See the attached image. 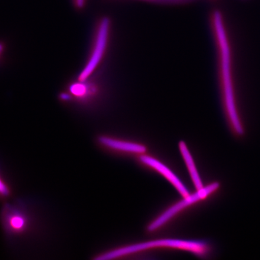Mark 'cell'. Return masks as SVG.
Returning a JSON list of instances; mask_svg holds the SVG:
<instances>
[{
    "mask_svg": "<svg viewBox=\"0 0 260 260\" xmlns=\"http://www.w3.org/2000/svg\"><path fill=\"white\" fill-rule=\"evenodd\" d=\"M209 25L215 48L217 85L223 115L232 134L242 138L246 129L237 89L235 50L232 35L219 10L211 12Z\"/></svg>",
    "mask_w": 260,
    "mask_h": 260,
    "instance_id": "cell-1",
    "label": "cell"
},
{
    "mask_svg": "<svg viewBox=\"0 0 260 260\" xmlns=\"http://www.w3.org/2000/svg\"><path fill=\"white\" fill-rule=\"evenodd\" d=\"M154 248H171L182 250L193 253L194 255L204 257L211 251L209 242L203 240H187L178 239H161L151 241L133 244L99 253L93 258L95 260L118 259L134 253Z\"/></svg>",
    "mask_w": 260,
    "mask_h": 260,
    "instance_id": "cell-2",
    "label": "cell"
},
{
    "mask_svg": "<svg viewBox=\"0 0 260 260\" xmlns=\"http://www.w3.org/2000/svg\"><path fill=\"white\" fill-rule=\"evenodd\" d=\"M112 23L108 16L98 19L93 32L92 48L86 63L79 73L77 80L86 81L93 76L106 56L111 40Z\"/></svg>",
    "mask_w": 260,
    "mask_h": 260,
    "instance_id": "cell-3",
    "label": "cell"
},
{
    "mask_svg": "<svg viewBox=\"0 0 260 260\" xmlns=\"http://www.w3.org/2000/svg\"><path fill=\"white\" fill-rule=\"evenodd\" d=\"M0 223L6 236L14 239L23 237L30 232L32 219L25 204L17 201L4 204L0 212Z\"/></svg>",
    "mask_w": 260,
    "mask_h": 260,
    "instance_id": "cell-4",
    "label": "cell"
},
{
    "mask_svg": "<svg viewBox=\"0 0 260 260\" xmlns=\"http://www.w3.org/2000/svg\"><path fill=\"white\" fill-rule=\"evenodd\" d=\"M219 182H213L207 186H204L201 189L197 190L196 192L189 194L183 199L179 201L172 206L171 207L165 211L157 218L152 221L147 226V230L149 232H153L154 231L160 229L162 225L171 220L175 216L183 210L186 209L187 207L190 206L198 201L206 199L210 196L220 187Z\"/></svg>",
    "mask_w": 260,
    "mask_h": 260,
    "instance_id": "cell-5",
    "label": "cell"
},
{
    "mask_svg": "<svg viewBox=\"0 0 260 260\" xmlns=\"http://www.w3.org/2000/svg\"><path fill=\"white\" fill-rule=\"evenodd\" d=\"M102 87L92 78L86 81L76 80L68 85L66 92L69 102L73 101L80 105L90 106L96 102L102 94Z\"/></svg>",
    "mask_w": 260,
    "mask_h": 260,
    "instance_id": "cell-6",
    "label": "cell"
},
{
    "mask_svg": "<svg viewBox=\"0 0 260 260\" xmlns=\"http://www.w3.org/2000/svg\"><path fill=\"white\" fill-rule=\"evenodd\" d=\"M139 160L143 164L154 169V170L165 177L167 180L170 182L172 186L176 188L182 197L183 198L186 197L190 194L189 191L185 186L183 182L180 180V178L170 168H168L162 162L154 157H151V156L146 155L140 156Z\"/></svg>",
    "mask_w": 260,
    "mask_h": 260,
    "instance_id": "cell-7",
    "label": "cell"
},
{
    "mask_svg": "<svg viewBox=\"0 0 260 260\" xmlns=\"http://www.w3.org/2000/svg\"><path fill=\"white\" fill-rule=\"evenodd\" d=\"M97 142L103 148L112 150L129 152L134 154H144L146 146L137 143L123 141L107 135H100L97 137Z\"/></svg>",
    "mask_w": 260,
    "mask_h": 260,
    "instance_id": "cell-8",
    "label": "cell"
},
{
    "mask_svg": "<svg viewBox=\"0 0 260 260\" xmlns=\"http://www.w3.org/2000/svg\"><path fill=\"white\" fill-rule=\"evenodd\" d=\"M178 146L194 187H196L197 190L201 189L204 187L203 181L201 180L199 172L197 170L192 156L188 150L186 143L181 141L179 142Z\"/></svg>",
    "mask_w": 260,
    "mask_h": 260,
    "instance_id": "cell-9",
    "label": "cell"
},
{
    "mask_svg": "<svg viewBox=\"0 0 260 260\" xmlns=\"http://www.w3.org/2000/svg\"><path fill=\"white\" fill-rule=\"evenodd\" d=\"M12 194V188L0 170V200H7Z\"/></svg>",
    "mask_w": 260,
    "mask_h": 260,
    "instance_id": "cell-10",
    "label": "cell"
},
{
    "mask_svg": "<svg viewBox=\"0 0 260 260\" xmlns=\"http://www.w3.org/2000/svg\"><path fill=\"white\" fill-rule=\"evenodd\" d=\"M141 1L159 3V4L180 5L190 3L194 1V0H141Z\"/></svg>",
    "mask_w": 260,
    "mask_h": 260,
    "instance_id": "cell-11",
    "label": "cell"
},
{
    "mask_svg": "<svg viewBox=\"0 0 260 260\" xmlns=\"http://www.w3.org/2000/svg\"><path fill=\"white\" fill-rule=\"evenodd\" d=\"M74 8L78 11H82L85 9L88 3V0H71Z\"/></svg>",
    "mask_w": 260,
    "mask_h": 260,
    "instance_id": "cell-12",
    "label": "cell"
},
{
    "mask_svg": "<svg viewBox=\"0 0 260 260\" xmlns=\"http://www.w3.org/2000/svg\"><path fill=\"white\" fill-rule=\"evenodd\" d=\"M5 45L3 42L0 41V60L2 59L3 54L5 53Z\"/></svg>",
    "mask_w": 260,
    "mask_h": 260,
    "instance_id": "cell-13",
    "label": "cell"
}]
</instances>
